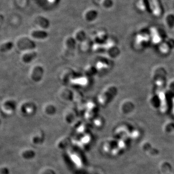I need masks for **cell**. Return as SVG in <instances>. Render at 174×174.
Segmentation results:
<instances>
[{
    "label": "cell",
    "mask_w": 174,
    "mask_h": 174,
    "mask_svg": "<svg viewBox=\"0 0 174 174\" xmlns=\"http://www.w3.org/2000/svg\"><path fill=\"white\" fill-rule=\"evenodd\" d=\"M33 36L39 39H44L48 36V33L44 30H35L33 33Z\"/></svg>",
    "instance_id": "cell-1"
}]
</instances>
